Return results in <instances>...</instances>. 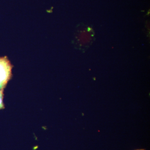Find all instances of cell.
I'll use <instances>...</instances> for the list:
<instances>
[{
    "label": "cell",
    "mask_w": 150,
    "mask_h": 150,
    "mask_svg": "<svg viewBox=\"0 0 150 150\" xmlns=\"http://www.w3.org/2000/svg\"><path fill=\"white\" fill-rule=\"evenodd\" d=\"M12 67L6 57H0V91L4 90L11 77Z\"/></svg>",
    "instance_id": "obj_1"
},
{
    "label": "cell",
    "mask_w": 150,
    "mask_h": 150,
    "mask_svg": "<svg viewBox=\"0 0 150 150\" xmlns=\"http://www.w3.org/2000/svg\"><path fill=\"white\" fill-rule=\"evenodd\" d=\"M4 90L0 91V110L4 108V105L3 102V98H4Z\"/></svg>",
    "instance_id": "obj_2"
},
{
    "label": "cell",
    "mask_w": 150,
    "mask_h": 150,
    "mask_svg": "<svg viewBox=\"0 0 150 150\" xmlns=\"http://www.w3.org/2000/svg\"></svg>",
    "instance_id": "obj_3"
}]
</instances>
